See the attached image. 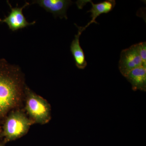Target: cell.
Segmentation results:
<instances>
[{"label": "cell", "mask_w": 146, "mask_h": 146, "mask_svg": "<svg viewBox=\"0 0 146 146\" xmlns=\"http://www.w3.org/2000/svg\"><path fill=\"white\" fill-rule=\"evenodd\" d=\"M24 81L21 70L4 59L0 60V118L17 105L21 99Z\"/></svg>", "instance_id": "obj_1"}, {"label": "cell", "mask_w": 146, "mask_h": 146, "mask_svg": "<svg viewBox=\"0 0 146 146\" xmlns=\"http://www.w3.org/2000/svg\"><path fill=\"white\" fill-rule=\"evenodd\" d=\"M34 123L20 111L11 112L6 119L0 137H4L6 143L21 138L28 132Z\"/></svg>", "instance_id": "obj_2"}, {"label": "cell", "mask_w": 146, "mask_h": 146, "mask_svg": "<svg viewBox=\"0 0 146 146\" xmlns=\"http://www.w3.org/2000/svg\"><path fill=\"white\" fill-rule=\"evenodd\" d=\"M25 91V108L31 119L34 123L44 125L48 123L51 119V107L49 103L27 87Z\"/></svg>", "instance_id": "obj_3"}, {"label": "cell", "mask_w": 146, "mask_h": 146, "mask_svg": "<svg viewBox=\"0 0 146 146\" xmlns=\"http://www.w3.org/2000/svg\"><path fill=\"white\" fill-rule=\"evenodd\" d=\"M141 66L144 67L143 61L135 44L122 51L119 61V68L120 72L125 77L130 71Z\"/></svg>", "instance_id": "obj_4"}, {"label": "cell", "mask_w": 146, "mask_h": 146, "mask_svg": "<svg viewBox=\"0 0 146 146\" xmlns=\"http://www.w3.org/2000/svg\"><path fill=\"white\" fill-rule=\"evenodd\" d=\"M7 2L10 7V13L9 16L6 17L3 20L0 19V22L6 23L8 25L9 29L13 31L24 28L29 26L32 25L35 23V21L31 23H28L23 14V9L29 5V3H26L22 7H17L13 8L8 1Z\"/></svg>", "instance_id": "obj_5"}, {"label": "cell", "mask_w": 146, "mask_h": 146, "mask_svg": "<svg viewBox=\"0 0 146 146\" xmlns=\"http://www.w3.org/2000/svg\"><path fill=\"white\" fill-rule=\"evenodd\" d=\"M90 3L92 5V7L87 12H90L91 14L90 17L91 21L84 27H81L82 31L85 30L87 27L93 23L98 24L96 21V19L103 13H107L112 11L116 5V1L115 0H107L103 2L94 3L91 0L88 1H78L76 2L79 9L82 8L83 6L85 5L86 3Z\"/></svg>", "instance_id": "obj_6"}, {"label": "cell", "mask_w": 146, "mask_h": 146, "mask_svg": "<svg viewBox=\"0 0 146 146\" xmlns=\"http://www.w3.org/2000/svg\"><path fill=\"white\" fill-rule=\"evenodd\" d=\"M33 3H37L56 17L67 19V9L73 2L68 0H39L34 1Z\"/></svg>", "instance_id": "obj_7"}, {"label": "cell", "mask_w": 146, "mask_h": 146, "mask_svg": "<svg viewBox=\"0 0 146 146\" xmlns=\"http://www.w3.org/2000/svg\"><path fill=\"white\" fill-rule=\"evenodd\" d=\"M130 82L133 91L146 90V68L141 66L133 69L125 77Z\"/></svg>", "instance_id": "obj_8"}, {"label": "cell", "mask_w": 146, "mask_h": 146, "mask_svg": "<svg viewBox=\"0 0 146 146\" xmlns=\"http://www.w3.org/2000/svg\"><path fill=\"white\" fill-rule=\"evenodd\" d=\"M78 29V33L75 35L70 45V51L75 61L76 65L78 69L83 70L87 66V63L85 58L83 50L80 43V37L83 32L81 27H78L75 25Z\"/></svg>", "instance_id": "obj_9"}, {"label": "cell", "mask_w": 146, "mask_h": 146, "mask_svg": "<svg viewBox=\"0 0 146 146\" xmlns=\"http://www.w3.org/2000/svg\"><path fill=\"white\" fill-rule=\"evenodd\" d=\"M135 45L138 54L142 59L143 65L144 67L146 68V42H140Z\"/></svg>", "instance_id": "obj_10"}, {"label": "cell", "mask_w": 146, "mask_h": 146, "mask_svg": "<svg viewBox=\"0 0 146 146\" xmlns=\"http://www.w3.org/2000/svg\"><path fill=\"white\" fill-rule=\"evenodd\" d=\"M5 144L6 143H5L4 141H3L1 143H0V146H5Z\"/></svg>", "instance_id": "obj_11"}, {"label": "cell", "mask_w": 146, "mask_h": 146, "mask_svg": "<svg viewBox=\"0 0 146 146\" xmlns=\"http://www.w3.org/2000/svg\"><path fill=\"white\" fill-rule=\"evenodd\" d=\"M2 130L1 128V126H0V134H1V133Z\"/></svg>", "instance_id": "obj_12"}]
</instances>
